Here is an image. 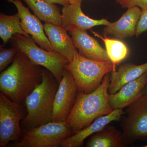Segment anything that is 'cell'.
Returning <instances> with one entry per match:
<instances>
[{
    "label": "cell",
    "mask_w": 147,
    "mask_h": 147,
    "mask_svg": "<svg viewBox=\"0 0 147 147\" xmlns=\"http://www.w3.org/2000/svg\"><path fill=\"white\" fill-rule=\"evenodd\" d=\"M19 34L25 36H30L22 28L21 18L18 13L7 15L0 14V37L5 45L11 39L13 35Z\"/></svg>",
    "instance_id": "obj_21"
},
{
    "label": "cell",
    "mask_w": 147,
    "mask_h": 147,
    "mask_svg": "<svg viewBox=\"0 0 147 147\" xmlns=\"http://www.w3.org/2000/svg\"><path fill=\"white\" fill-rule=\"evenodd\" d=\"M59 85L53 74L47 69H43L42 82L25 101L27 113L21 122L23 129L34 128L51 121Z\"/></svg>",
    "instance_id": "obj_3"
},
{
    "label": "cell",
    "mask_w": 147,
    "mask_h": 147,
    "mask_svg": "<svg viewBox=\"0 0 147 147\" xmlns=\"http://www.w3.org/2000/svg\"><path fill=\"white\" fill-rule=\"evenodd\" d=\"M110 76V74H107L100 86L92 92L86 93L79 91L75 104L65 121L73 134L89 126L98 118L114 110L109 101Z\"/></svg>",
    "instance_id": "obj_2"
},
{
    "label": "cell",
    "mask_w": 147,
    "mask_h": 147,
    "mask_svg": "<svg viewBox=\"0 0 147 147\" xmlns=\"http://www.w3.org/2000/svg\"><path fill=\"white\" fill-rule=\"evenodd\" d=\"M18 50L15 47L6 49L1 45L0 47V71L2 72L13 61L14 57L18 53Z\"/></svg>",
    "instance_id": "obj_22"
},
{
    "label": "cell",
    "mask_w": 147,
    "mask_h": 147,
    "mask_svg": "<svg viewBox=\"0 0 147 147\" xmlns=\"http://www.w3.org/2000/svg\"><path fill=\"white\" fill-rule=\"evenodd\" d=\"M35 15L45 23L62 26V17L59 8L55 4L45 0H23Z\"/></svg>",
    "instance_id": "obj_19"
},
{
    "label": "cell",
    "mask_w": 147,
    "mask_h": 147,
    "mask_svg": "<svg viewBox=\"0 0 147 147\" xmlns=\"http://www.w3.org/2000/svg\"><path fill=\"white\" fill-rule=\"evenodd\" d=\"M14 4L21 18L22 28L28 34L30 35L36 44L42 49L55 52L50 40L44 32V26L39 18L32 14L28 9L25 6L20 0H6Z\"/></svg>",
    "instance_id": "obj_11"
},
{
    "label": "cell",
    "mask_w": 147,
    "mask_h": 147,
    "mask_svg": "<svg viewBox=\"0 0 147 147\" xmlns=\"http://www.w3.org/2000/svg\"><path fill=\"white\" fill-rule=\"evenodd\" d=\"M142 95H147V84L143 90Z\"/></svg>",
    "instance_id": "obj_26"
},
{
    "label": "cell",
    "mask_w": 147,
    "mask_h": 147,
    "mask_svg": "<svg viewBox=\"0 0 147 147\" xmlns=\"http://www.w3.org/2000/svg\"><path fill=\"white\" fill-rule=\"evenodd\" d=\"M95 36L104 42L105 50L110 61L115 66L125 60L129 55V49L125 42L119 40L104 37L97 33L92 32Z\"/></svg>",
    "instance_id": "obj_20"
},
{
    "label": "cell",
    "mask_w": 147,
    "mask_h": 147,
    "mask_svg": "<svg viewBox=\"0 0 147 147\" xmlns=\"http://www.w3.org/2000/svg\"><path fill=\"white\" fill-rule=\"evenodd\" d=\"M141 9L140 18L136 27L135 35L137 37L147 31V7Z\"/></svg>",
    "instance_id": "obj_23"
},
{
    "label": "cell",
    "mask_w": 147,
    "mask_h": 147,
    "mask_svg": "<svg viewBox=\"0 0 147 147\" xmlns=\"http://www.w3.org/2000/svg\"><path fill=\"white\" fill-rule=\"evenodd\" d=\"M65 29L71 35L79 54L92 60L109 61L106 50L102 47L95 38L90 36L86 31L74 26H70Z\"/></svg>",
    "instance_id": "obj_10"
},
{
    "label": "cell",
    "mask_w": 147,
    "mask_h": 147,
    "mask_svg": "<svg viewBox=\"0 0 147 147\" xmlns=\"http://www.w3.org/2000/svg\"><path fill=\"white\" fill-rule=\"evenodd\" d=\"M87 147H124L127 146L122 132L113 125L105 127L91 136Z\"/></svg>",
    "instance_id": "obj_18"
},
{
    "label": "cell",
    "mask_w": 147,
    "mask_h": 147,
    "mask_svg": "<svg viewBox=\"0 0 147 147\" xmlns=\"http://www.w3.org/2000/svg\"><path fill=\"white\" fill-rule=\"evenodd\" d=\"M141 11L142 9L137 6L127 9L118 20L110 22L105 26L103 29V35L105 36L112 35L121 40L135 35Z\"/></svg>",
    "instance_id": "obj_15"
},
{
    "label": "cell",
    "mask_w": 147,
    "mask_h": 147,
    "mask_svg": "<svg viewBox=\"0 0 147 147\" xmlns=\"http://www.w3.org/2000/svg\"><path fill=\"white\" fill-rule=\"evenodd\" d=\"M143 147H147V145H145V146H144Z\"/></svg>",
    "instance_id": "obj_28"
},
{
    "label": "cell",
    "mask_w": 147,
    "mask_h": 147,
    "mask_svg": "<svg viewBox=\"0 0 147 147\" xmlns=\"http://www.w3.org/2000/svg\"><path fill=\"white\" fill-rule=\"evenodd\" d=\"M72 75L79 91L86 93L93 92L100 86L107 74L116 70L112 62L92 60L76 51L73 60L64 67Z\"/></svg>",
    "instance_id": "obj_4"
},
{
    "label": "cell",
    "mask_w": 147,
    "mask_h": 147,
    "mask_svg": "<svg viewBox=\"0 0 147 147\" xmlns=\"http://www.w3.org/2000/svg\"><path fill=\"white\" fill-rule=\"evenodd\" d=\"M79 90L74 78L65 69L55 95L51 121H65L76 102Z\"/></svg>",
    "instance_id": "obj_9"
},
{
    "label": "cell",
    "mask_w": 147,
    "mask_h": 147,
    "mask_svg": "<svg viewBox=\"0 0 147 147\" xmlns=\"http://www.w3.org/2000/svg\"><path fill=\"white\" fill-rule=\"evenodd\" d=\"M47 2L51 4H58L63 6L69 4L68 0H45Z\"/></svg>",
    "instance_id": "obj_25"
},
{
    "label": "cell",
    "mask_w": 147,
    "mask_h": 147,
    "mask_svg": "<svg viewBox=\"0 0 147 147\" xmlns=\"http://www.w3.org/2000/svg\"><path fill=\"white\" fill-rule=\"evenodd\" d=\"M121 125L127 146L147 139V95H142L127 108Z\"/></svg>",
    "instance_id": "obj_8"
},
{
    "label": "cell",
    "mask_w": 147,
    "mask_h": 147,
    "mask_svg": "<svg viewBox=\"0 0 147 147\" xmlns=\"http://www.w3.org/2000/svg\"><path fill=\"white\" fill-rule=\"evenodd\" d=\"M69 4L74 3L76 1V0H68Z\"/></svg>",
    "instance_id": "obj_27"
},
{
    "label": "cell",
    "mask_w": 147,
    "mask_h": 147,
    "mask_svg": "<svg viewBox=\"0 0 147 147\" xmlns=\"http://www.w3.org/2000/svg\"><path fill=\"white\" fill-rule=\"evenodd\" d=\"M22 104L0 93V147H5L9 142L21 139V122L27 113Z\"/></svg>",
    "instance_id": "obj_7"
},
{
    "label": "cell",
    "mask_w": 147,
    "mask_h": 147,
    "mask_svg": "<svg viewBox=\"0 0 147 147\" xmlns=\"http://www.w3.org/2000/svg\"><path fill=\"white\" fill-rule=\"evenodd\" d=\"M42 69L18 51L11 65L0 74L1 93L14 102H25L42 82Z\"/></svg>",
    "instance_id": "obj_1"
},
{
    "label": "cell",
    "mask_w": 147,
    "mask_h": 147,
    "mask_svg": "<svg viewBox=\"0 0 147 147\" xmlns=\"http://www.w3.org/2000/svg\"><path fill=\"white\" fill-rule=\"evenodd\" d=\"M147 71V62L140 65L129 63L121 65L111 72L108 92L113 94L124 85L139 78Z\"/></svg>",
    "instance_id": "obj_17"
},
{
    "label": "cell",
    "mask_w": 147,
    "mask_h": 147,
    "mask_svg": "<svg viewBox=\"0 0 147 147\" xmlns=\"http://www.w3.org/2000/svg\"><path fill=\"white\" fill-rule=\"evenodd\" d=\"M10 41L11 47L25 54L34 63L47 69L60 83L64 67L69 63L66 58L59 53L38 47L31 36L16 34L13 35Z\"/></svg>",
    "instance_id": "obj_5"
},
{
    "label": "cell",
    "mask_w": 147,
    "mask_h": 147,
    "mask_svg": "<svg viewBox=\"0 0 147 147\" xmlns=\"http://www.w3.org/2000/svg\"><path fill=\"white\" fill-rule=\"evenodd\" d=\"M125 113L123 109H114L112 113L98 118L89 126L74 133L61 144L60 147H82L87 138L101 130L110 123L119 121Z\"/></svg>",
    "instance_id": "obj_12"
},
{
    "label": "cell",
    "mask_w": 147,
    "mask_h": 147,
    "mask_svg": "<svg viewBox=\"0 0 147 147\" xmlns=\"http://www.w3.org/2000/svg\"><path fill=\"white\" fill-rule=\"evenodd\" d=\"M21 139L13 147H58L73 134L65 121H50L34 128L23 129Z\"/></svg>",
    "instance_id": "obj_6"
},
{
    "label": "cell",
    "mask_w": 147,
    "mask_h": 147,
    "mask_svg": "<svg viewBox=\"0 0 147 147\" xmlns=\"http://www.w3.org/2000/svg\"><path fill=\"white\" fill-rule=\"evenodd\" d=\"M82 1L76 0L74 3L63 6L62 9L63 26L65 28L69 26H74L87 31L96 26H107L110 23L105 18L96 20L86 16L82 10Z\"/></svg>",
    "instance_id": "obj_13"
},
{
    "label": "cell",
    "mask_w": 147,
    "mask_h": 147,
    "mask_svg": "<svg viewBox=\"0 0 147 147\" xmlns=\"http://www.w3.org/2000/svg\"><path fill=\"white\" fill-rule=\"evenodd\" d=\"M122 8H129L138 7L142 9L147 7V0H115Z\"/></svg>",
    "instance_id": "obj_24"
},
{
    "label": "cell",
    "mask_w": 147,
    "mask_h": 147,
    "mask_svg": "<svg viewBox=\"0 0 147 147\" xmlns=\"http://www.w3.org/2000/svg\"><path fill=\"white\" fill-rule=\"evenodd\" d=\"M147 84V71L139 78L124 85L118 91L110 94L109 103L114 110L128 107L142 95Z\"/></svg>",
    "instance_id": "obj_14"
},
{
    "label": "cell",
    "mask_w": 147,
    "mask_h": 147,
    "mask_svg": "<svg viewBox=\"0 0 147 147\" xmlns=\"http://www.w3.org/2000/svg\"><path fill=\"white\" fill-rule=\"evenodd\" d=\"M44 29L46 36L56 53L65 57L69 62L73 60L77 50L72 38L62 26L45 23Z\"/></svg>",
    "instance_id": "obj_16"
}]
</instances>
